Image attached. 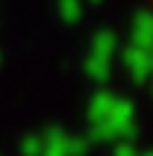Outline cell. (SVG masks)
Returning a JSON list of instances; mask_svg holds the SVG:
<instances>
[{"instance_id": "cell-1", "label": "cell", "mask_w": 153, "mask_h": 156, "mask_svg": "<svg viewBox=\"0 0 153 156\" xmlns=\"http://www.w3.org/2000/svg\"><path fill=\"white\" fill-rule=\"evenodd\" d=\"M147 3H150V9H153V0H147Z\"/></svg>"}]
</instances>
